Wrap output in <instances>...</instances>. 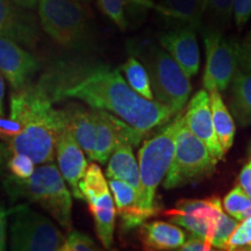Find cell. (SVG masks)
<instances>
[{
  "label": "cell",
  "mask_w": 251,
  "mask_h": 251,
  "mask_svg": "<svg viewBox=\"0 0 251 251\" xmlns=\"http://www.w3.org/2000/svg\"><path fill=\"white\" fill-rule=\"evenodd\" d=\"M248 157H249V161H251V142L248 146Z\"/></svg>",
  "instance_id": "obj_42"
},
{
  "label": "cell",
  "mask_w": 251,
  "mask_h": 251,
  "mask_svg": "<svg viewBox=\"0 0 251 251\" xmlns=\"http://www.w3.org/2000/svg\"><path fill=\"white\" fill-rule=\"evenodd\" d=\"M209 100H211L213 126H214L216 137L224 151L227 153L234 143L236 126H235L233 115L220 94V91H211Z\"/></svg>",
  "instance_id": "obj_24"
},
{
  "label": "cell",
  "mask_w": 251,
  "mask_h": 251,
  "mask_svg": "<svg viewBox=\"0 0 251 251\" xmlns=\"http://www.w3.org/2000/svg\"><path fill=\"white\" fill-rule=\"evenodd\" d=\"M233 15L238 29L246 26L251 17V0H234Z\"/></svg>",
  "instance_id": "obj_35"
},
{
  "label": "cell",
  "mask_w": 251,
  "mask_h": 251,
  "mask_svg": "<svg viewBox=\"0 0 251 251\" xmlns=\"http://www.w3.org/2000/svg\"><path fill=\"white\" fill-rule=\"evenodd\" d=\"M184 120L191 133L205 144L218 161L225 158L226 152L219 143L213 126L208 91L201 90L194 94L184 112Z\"/></svg>",
  "instance_id": "obj_14"
},
{
  "label": "cell",
  "mask_w": 251,
  "mask_h": 251,
  "mask_svg": "<svg viewBox=\"0 0 251 251\" xmlns=\"http://www.w3.org/2000/svg\"><path fill=\"white\" fill-rule=\"evenodd\" d=\"M106 176L108 179H118L130 185L136 191L139 198L141 191L140 170L139 163L133 152V146L121 144L114 149L108 158Z\"/></svg>",
  "instance_id": "obj_20"
},
{
  "label": "cell",
  "mask_w": 251,
  "mask_h": 251,
  "mask_svg": "<svg viewBox=\"0 0 251 251\" xmlns=\"http://www.w3.org/2000/svg\"><path fill=\"white\" fill-rule=\"evenodd\" d=\"M229 109L241 127L251 126V72L238 70L231 80Z\"/></svg>",
  "instance_id": "obj_22"
},
{
  "label": "cell",
  "mask_w": 251,
  "mask_h": 251,
  "mask_svg": "<svg viewBox=\"0 0 251 251\" xmlns=\"http://www.w3.org/2000/svg\"><path fill=\"white\" fill-rule=\"evenodd\" d=\"M75 1L81 2V4H89V2L92 1V0H75Z\"/></svg>",
  "instance_id": "obj_44"
},
{
  "label": "cell",
  "mask_w": 251,
  "mask_h": 251,
  "mask_svg": "<svg viewBox=\"0 0 251 251\" xmlns=\"http://www.w3.org/2000/svg\"><path fill=\"white\" fill-rule=\"evenodd\" d=\"M249 216H251V206L249 207V209L246 212V214H244V219L246 218H249Z\"/></svg>",
  "instance_id": "obj_43"
},
{
  "label": "cell",
  "mask_w": 251,
  "mask_h": 251,
  "mask_svg": "<svg viewBox=\"0 0 251 251\" xmlns=\"http://www.w3.org/2000/svg\"><path fill=\"white\" fill-rule=\"evenodd\" d=\"M0 35L19 45L34 48L40 40V27L35 14L14 0H0Z\"/></svg>",
  "instance_id": "obj_12"
},
{
  "label": "cell",
  "mask_w": 251,
  "mask_h": 251,
  "mask_svg": "<svg viewBox=\"0 0 251 251\" xmlns=\"http://www.w3.org/2000/svg\"><path fill=\"white\" fill-rule=\"evenodd\" d=\"M233 7L234 0H205L201 28L225 33L230 26Z\"/></svg>",
  "instance_id": "obj_25"
},
{
  "label": "cell",
  "mask_w": 251,
  "mask_h": 251,
  "mask_svg": "<svg viewBox=\"0 0 251 251\" xmlns=\"http://www.w3.org/2000/svg\"><path fill=\"white\" fill-rule=\"evenodd\" d=\"M162 48L172 56L188 77L196 76L200 67V52L196 29L176 27L159 35Z\"/></svg>",
  "instance_id": "obj_16"
},
{
  "label": "cell",
  "mask_w": 251,
  "mask_h": 251,
  "mask_svg": "<svg viewBox=\"0 0 251 251\" xmlns=\"http://www.w3.org/2000/svg\"><path fill=\"white\" fill-rule=\"evenodd\" d=\"M21 129H23V126L18 120L11 117L6 119L4 115H0V139L8 142L14 136H17Z\"/></svg>",
  "instance_id": "obj_36"
},
{
  "label": "cell",
  "mask_w": 251,
  "mask_h": 251,
  "mask_svg": "<svg viewBox=\"0 0 251 251\" xmlns=\"http://www.w3.org/2000/svg\"><path fill=\"white\" fill-rule=\"evenodd\" d=\"M237 181L238 186L242 188L251 199V161L243 166L240 175H238Z\"/></svg>",
  "instance_id": "obj_38"
},
{
  "label": "cell",
  "mask_w": 251,
  "mask_h": 251,
  "mask_svg": "<svg viewBox=\"0 0 251 251\" xmlns=\"http://www.w3.org/2000/svg\"><path fill=\"white\" fill-rule=\"evenodd\" d=\"M251 206V199L238 185L231 188L224 198V208L237 221H242L244 214Z\"/></svg>",
  "instance_id": "obj_28"
},
{
  "label": "cell",
  "mask_w": 251,
  "mask_h": 251,
  "mask_svg": "<svg viewBox=\"0 0 251 251\" xmlns=\"http://www.w3.org/2000/svg\"><path fill=\"white\" fill-rule=\"evenodd\" d=\"M79 190L83 199L89 203H93L103 194L109 192L107 181L98 164L92 163L87 166L84 177L79 183Z\"/></svg>",
  "instance_id": "obj_27"
},
{
  "label": "cell",
  "mask_w": 251,
  "mask_h": 251,
  "mask_svg": "<svg viewBox=\"0 0 251 251\" xmlns=\"http://www.w3.org/2000/svg\"><path fill=\"white\" fill-rule=\"evenodd\" d=\"M139 228V238L146 250H177L186 238L179 227L165 221L147 222Z\"/></svg>",
  "instance_id": "obj_19"
},
{
  "label": "cell",
  "mask_w": 251,
  "mask_h": 251,
  "mask_svg": "<svg viewBox=\"0 0 251 251\" xmlns=\"http://www.w3.org/2000/svg\"><path fill=\"white\" fill-rule=\"evenodd\" d=\"M51 102L74 98L117 115L144 134L171 121L175 113L157 100L137 94L121 71L93 61H61L36 84Z\"/></svg>",
  "instance_id": "obj_1"
},
{
  "label": "cell",
  "mask_w": 251,
  "mask_h": 251,
  "mask_svg": "<svg viewBox=\"0 0 251 251\" xmlns=\"http://www.w3.org/2000/svg\"><path fill=\"white\" fill-rule=\"evenodd\" d=\"M42 29L58 43L71 49L86 48L91 39V12L75 0H39Z\"/></svg>",
  "instance_id": "obj_6"
},
{
  "label": "cell",
  "mask_w": 251,
  "mask_h": 251,
  "mask_svg": "<svg viewBox=\"0 0 251 251\" xmlns=\"http://www.w3.org/2000/svg\"><path fill=\"white\" fill-rule=\"evenodd\" d=\"M146 1H147V2H149V1H150V0H146Z\"/></svg>",
  "instance_id": "obj_45"
},
{
  "label": "cell",
  "mask_w": 251,
  "mask_h": 251,
  "mask_svg": "<svg viewBox=\"0 0 251 251\" xmlns=\"http://www.w3.org/2000/svg\"><path fill=\"white\" fill-rule=\"evenodd\" d=\"M237 69L251 72V29L241 42H237Z\"/></svg>",
  "instance_id": "obj_34"
},
{
  "label": "cell",
  "mask_w": 251,
  "mask_h": 251,
  "mask_svg": "<svg viewBox=\"0 0 251 251\" xmlns=\"http://www.w3.org/2000/svg\"><path fill=\"white\" fill-rule=\"evenodd\" d=\"M121 71L124 72L126 81L131 89L143 98L152 100L153 93L150 84L148 71L144 65L135 56H130L125 64L121 65Z\"/></svg>",
  "instance_id": "obj_26"
},
{
  "label": "cell",
  "mask_w": 251,
  "mask_h": 251,
  "mask_svg": "<svg viewBox=\"0 0 251 251\" xmlns=\"http://www.w3.org/2000/svg\"><path fill=\"white\" fill-rule=\"evenodd\" d=\"M58 170L70 186L71 194L76 199L84 200L79 190V183L87 169V162L83 149L72 135L69 126L62 131L56 144Z\"/></svg>",
  "instance_id": "obj_15"
},
{
  "label": "cell",
  "mask_w": 251,
  "mask_h": 251,
  "mask_svg": "<svg viewBox=\"0 0 251 251\" xmlns=\"http://www.w3.org/2000/svg\"><path fill=\"white\" fill-rule=\"evenodd\" d=\"M222 211L220 198L211 197L207 199H181L176 203L175 208L168 209L163 215L174 224L186 228L192 235L211 243Z\"/></svg>",
  "instance_id": "obj_10"
},
{
  "label": "cell",
  "mask_w": 251,
  "mask_h": 251,
  "mask_svg": "<svg viewBox=\"0 0 251 251\" xmlns=\"http://www.w3.org/2000/svg\"><path fill=\"white\" fill-rule=\"evenodd\" d=\"M144 135L147 134L131 127L117 115L102 109H96V142L93 161L105 164L117 147L121 144L137 146Z\"/></svg>",
  "instance_id": "obj_11"
},
{
  "label": "cell",
  "mask_w": 251,
  "mask_h": 251,
  "mask_svg": "<svg viewBox=\"0 0 251 251\" xmlns=\"http://www.w3.org/2000/svg\"><path fill=\"white\" fill-rule=\"evenodd\" d=\"M8 169L13 177L19 178V179H27L29 178L34 172V164L33 159L26 153L23 152H14L13 156L8 159Z\"/></svg>",
  "instance_id": "obj_33"
},
{
  "label": "cell",
  "mask_w": 251,
  "mask_h": 251,
  "mask_svg": "<svg viewBox=\"0 0 251 251\" xmlns=\"http://www.w3.org/2000/svg\"><path fill=\"white\" fill-rule=\"evenodd\" d=\"M7 216L8 211H6L4 203L0 200V251L6 249L7 242Z\"/></svg>",
  "instance_id": "obj_39"
},
{
  "label": "cell",
  "mask_w": 251,
  "mask_h": 251,
  "mask_svg": "<svg viewBox=\"0 0 251 251\" xmlns=\"http://www.w3.org/2000/svg\"><path fill=\"white\" fill-rule=\"evenodd\" d=\"M99 250L98 246L89 235L71 229L65 237L61 251H93Z\"/></svg>",
  "instance_id": "obj_32"
},
{
  "label": "cell",
  "mask_w": 251,
  "mask_h": 251,
  "mask_svg": "<svg viewBox=\"0 0 251 251\" xmlns=\"http://www.w3.org/2000/svg\"><path fill=\"white\" fill-rule=\"evenodd\" d=\"M4 98H5V83H4V77H2V75L0 74V115L5 114Z\"/></svg>",
  "instance_id": "obj_40"
},
{
  "label": "cell",
  "mask_w": 251,
  "mask_h": 251,
  "mask_svg": "<svg viewBox=\"0 0 251 251\" xmlns=\"http://www.w3.org/2000/svg\"><path fill=\"white\" fill-rule=\"evenodd\" d=\"M11 115L23 126L17 136L8 141L12 152L26 153L35 164L51 163L56 144L68 127L64 109L52 107V102L37 85H25L13 90L9 101Z\"/></svg>",
  "instance_id": "obj_2"
},
{
  "label": "cell",
  "mask_w": 251,
  "mask_h": 251,
  "mask_svg": "<svg viewBox=\"0 0 251 251\" xmlns=\"http://www.w3.org/2000/svg\"><path fill=\"white\" fill-rule=\"evenodd\" d=\"M238 221L233 216L222 211L221 214L219 216L218 224H216V228L213 235L211 244L212 247H214L215 249L224 250L225 244L228 241V238L230 237V235L233 234L235 228L237 227Z\"/></svg>",
  "instance_id": "obj_31"
},
{
  "label": "cell",
  "mask_w": 251,
  "mask_h": 251,
  "mask_svg": "<svg viewBox=\"0 0 251 251\" xmlns=\"http://www.w3.org/2000/svg\"><path fill=\"white\" fill-rule=\"evenodd\" d=\"M206 50V65L202 76L203 89L225 91L237 71V41L227 39L225 33L201 28Z\"/></svg>",
  "instance_id": "obj_9"
},
{
  "label": "cell",
  "mask_w": 251,
  "mask_h": 251,
  "mask_svg": "<svg viewBox=\"0 0 251 251\" xmlns=\"http://www.w3.org/2000/svg\"><path fill=\"white\" fill-rule=\"evenodd\" d=\"M156 8L170 28L191 27L199 30L202 26L205 0H161Z\"/></svg>",
  "instance_id": "obj_18"
},
{
  "label": "cell",
  "mask_w": 251,
  "mask_h": 251,
  "mask_svg": "<svg viewBox=\"0 0 251 251\" xmlns=\"http://www.w3.org/2000/svg\"><path fill=\"white\" fill-rule=\"evenodd\" d=\"M39 61L14 40L0 35V74L13 90L29 84L39 70Z\"/></svg>",
  "instance_id": "obj_13"
},
{
  "label": "cell",
  "mask_w": 251,
  "mask_h": 251,
  "mask_svg": "<svg viewBox=\"0 0 251 251\" xmlns=\"http://www.w3.org/2000/svg\"><path fill=\"white\" fill-rule=\"evenodd\" d=\"M184 109L176 114V118L151 139L143 143L139 150V170L141 191L137 201L141 208L150 218L158 213L156 192L164 179L175 155L176 135L183 119Z\"/></svg>",
  "instance_id": "obj_4"
},
{
  "label": "cell",
  "mask_w": 251,
  "mask_h": 251,
  "mask_svg": "<svg viewBox=\"0 0 251 251\" xmlns=\"http://www.w3.org/2000/svg\"><path fill=\"white\" fill-rule=\"evenodd\" d=\"M224 250H251V216L242 220L225 244Z\"/></svg>",
  "instance_id": "obj_30"
},
{
  "label": "cell",
  "mask_w": 251,
  "mask_h": 251,
  "mask_svg": "<svg viewBox=\"0 0 251 251\" xmlns=\"http://www.w3.org/2000/svg\"><path fill=\"white\" fill-rule=\"evenodd\" d=\"M89 208L94 221L97 237L99 238L103 248L111 249L114 241V226L117 216V209L111 196V191L97 199L93 203H89Z\"/></svg>",
  "instance_id": "obj_23"
},
{
  "label": "cell",
  "mask_w": 251,
  "mask_h": 251,
  "mask_svg": "<svg viewBox=\"0 0 251 251\" xmlns=\"http://www.w3.org/2000/svg\"><path fill=\"white\" fill-rule=\"evenodd\" d=\"M15 2H18L19 5L23 6L25 8H35L37 6V1L39 0H14Z\"/></svg>",
  "instance_id": "obj_41"
},
{
  "label": "cell",
  "mask_w": 251,
  "mask_h": 251,
  "mask_svg": "<svg viewBox=\"0 0 251 251\" xmlns=\"http://www.w3.org/2000/svg\"><path fill=\"white\" fill-rule=\"evenodd\" d=\"M109 191L114 197L115 209L120 218L122 231L133 230L142 226L150 216L141 208L137 201V193L130 185L118 179H109Z\"/></svg>",
  "instance_id": "obj_17"
},
{
  "label": "cell",
  "mask_w": 251,
  "mask_h": 251,
  "mask_svg": "<svg viewBox=\"0 0 251 251\" xmlns=\"http://www.w3.org/2000/svg\"><path fill=\"white\" fill-rule=\"evenodd\" d=\"M212 249V244L208 241H206L205 238L196 236V235H192L179 248V250L181 251H206Z\"/></svg>",
  "instance_id": "obj_37"
},
{
  "label": "cell",
  "mask_w": 251,
  "mask_h": 251,
  "mask_svg": "<svg viewBox=\"0 0 251 251\" xmlns=\"http://www.w3.org/2000/svg\"><path fill=\"white\" fill-rule=\"evenodd\" d=\"M126 1L127 0H97V5L101 13L117 25L121 31H125L128 26L125 12Z\"/></svg>",
  "instance_id": "obj_29"
},
{
  "label": "cell",
  "mask_w": 251,
  "mask_h": 251,
  "mask_svg": "<svg viewBox=\"0 0 251 251\" xmlns=\"http://www.w3.org/2000/svg\"><path fill=\"white\" fill-rule=\"evenodd\" d=\"M11 221V249L19 251H61L64 235L45 215L27 203L8 211Z\"/></svg>",
  "instance_id": "obj_8"
},
{
  "label": "cell",
  "mask_w": 251,
  "mask_h": 251,
  "mask_svg": "<svg viewBox=\"0 0 251 251\" xmlns=\"http://www.w3.org/2000/svg\"><path fill=\"white\" fill-rule=\"evenodd\" d=\"M8 196L15 200L26 198L36 202L54 218L65 230L72 229L71 192L65 185L58 168L54 164H43L34 169L27 179L11 177L5 181Z\"/></svg>",
  "instance_id": "obj_3"
},
{
  "label": "cell",
  "mask_w": 251,
  "mask_h": 251,
  "mask_svg": "<svg viewBox=\"0 0 251 251\" xmlns=\"http://www.w3.org/2000/svg\"><path fill=\"white\" fill-rule=\"evenodd\" d=\"M68 126L72 135L83 149L84 153L93 161L96 142V109H85L79 105H70L65 108Z\"/></svg>",
  "instance_id": "obj_21"
},
{
  "label": "cell",
  "mask_w": 251,
  "mask_h": 251,
  "mask_svg": "<svg viewBox=\"0 0 251 251\" xmlns=\"http://www.w3.org/2000/svg\"><path fill=\"white\" fill-rule=\"evenodd\" d=\"M131 52L142 59V64L148 71L153 99L175 113L184 109L192 85L190 77L172 56L164 48L155 45H133Z\"/></svg>",
  "instance_id": "obj_5"
},
{
  "label": "cell",
  "mask_w": 251,
  "mask_h": 251,
  "mask_svg": "<svg viewBox=\"0 0 251 251\" xmlns=\"http://www.w3.org/2000/svg\"><path fill=\"white\" fill-rule=\"evenodd\" d=\"M218 159L185 125L184 113L176 135L175 155L163 179L165 190L186 186L211 177L215 172Z\"/></svg>",
  "instance_id": "obj_7"
}]
</instances>
